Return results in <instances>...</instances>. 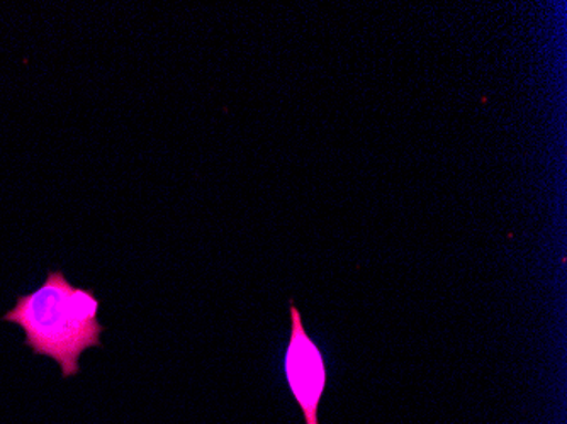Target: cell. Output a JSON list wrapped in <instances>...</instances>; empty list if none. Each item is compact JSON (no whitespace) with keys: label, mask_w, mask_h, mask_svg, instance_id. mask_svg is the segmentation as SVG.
<instances>
[{"label":"cell","mask_w":567,"mask_h":424,"mask_svg":"<svg viewBox=\"0 0 567 424\" xmlns=\"http://www.w3.org/2000/svg\"><path fill=\"white\" fill-rule=\"evenodd\" d=\"M289 311H291V337H289L288 349L284 353V374L296 403L301 407L306 424H320L318 407L327 389V363L318 344L306 331L299 309L291 304Z\"/></svg>","instance_id":"2"},{"label":"cell","mask_w":567,"mask_h":424,"mask_svg":"<svg viewBox=\"0 0 567 424\" xmlns=\"http://www.w3.org/2000/svg\"><path fill=\"white\" fill-rule=\"evenodd\" d=\"M99 309L101 301L91 289L72 286L62 270H51L43 286L19 296L2 321L21 327L34 355L55 360L66 379L79 374L85 350L102 347Z\"/></svg>","instance_id":"1"}]
</instances>
